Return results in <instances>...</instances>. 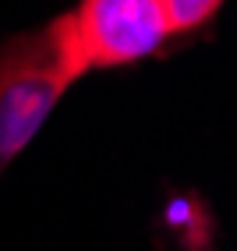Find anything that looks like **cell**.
<instances>
[{
  "instance_id": "obj_1",
  "label": "cell",
  "mask_w": 237,
  "mask_h": 251,
  "mask_svg": "<svg viewBox=\"0 0 237 251\" xmlns=\"http://www.w3.org/2000/svg\"><path fill=\"white\" fill-rule=\"evenodd\" d=\"M85 75L67 14L0 46V170L25 152L60 96Z\"/></svg>"
},
{
  "instance_id": "obj_2",
  "label": "cell",
  "mask_w": 237,
  "mask_h": 251,
  "mask_svg": "<svg viewBox=\"0 0 237 251\" xmlns=\"http://www.w3.org/2000/svg\"><path fill=\"white\" fill-rule=\"evenodd\" d=\"M67 25L85 75L138 64L174 39L159 0H81Z\"/></svg>"
},
{
  "instance_id": "obj_3",
  "label": "cell",
  "mask_w": 237,
  "mask_h": 251,
  "mask_svg": "<svg viewBox=\"0 0 237 251\" xmlns=\"http://www.w3.org/2000/svg\"><path fill=\"white\" fill-rule=\"evenodd\" d=\"M166 11V25H170V36H188V32L202 28L212 14L223 7V0H159Z\"/></svg>"
}]
</instances>
